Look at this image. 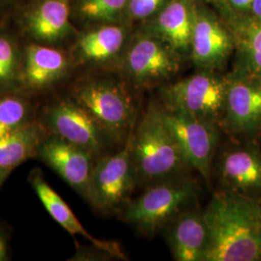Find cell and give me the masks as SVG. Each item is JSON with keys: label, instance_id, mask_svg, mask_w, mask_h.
Returning a JSON list of instances; mask_svg holds the SVG:
<instances>
[{"label": "cell", "instance_id": "6da1fadb", "mask_svg": "<svg viewBox=\"0 0 261 261\" xmlns=\"http://www.w3.org/2000/svg\"><path fill=\"white\" fill-rule=\"evenodd\" d=\"M203 215L208 227L203 261L261 260L259 198L222 189Z\"/></svg>", "mask_w": 261, "mask_h": 261}, {"label": "cell", "instance_id": "7a4b0ae2", "mask_svg": "<svg viewBox=\"0 0 261 261\" xmlns=\"http://www.w3.org/2000/svg\"><path fill=\"white\" fill-rule=\"evenodd\" d=\"M137 182L153 185L188 175L191 168L171 130L163 120L158 105H151L130 140Z\"/></svg>", "mask_w": 261, "mask_h": 261}, {"label": "cell", "instance_id": "3957f363", "mask_svg": "<svg viewBox=\"0 0 261 261\" xmlns=\"http://www.w3.org/2000/svg\"><path fill=\"white\" fill-rule=\"evenodd\" d=\"M199 188L189 175L150 185L141 196L123 207L119 217L139 233L152 237L177 215L194 207Z\"/></svg>", "mask_w": 261, "mask_h": 261}, {"label": "cell", "instance_id": "277c9868", "mask_svg": "<svg viewBox=\"0 0 261 261\" xmlns=\"http://www.w3.org/2000/svg\"><path fill=\"white\" fill-rule=\"evenodd\" d=\"M75 102L91 114L115 144H124L135 129L136 109L120 83L109 77H87L73 87Z\"/></svg>", "mask_w": 261, "mask_h": 261}, {"label": "cell", "instance_id": "5b68a950", "mask_svg": "<svg viewBox=\"0 0 261 261\" xmlns=\"http://www.w3.org/2000/svg\"><path fill=\"white\" fill-rule=\"evenodd\" d=\"M38 121L47 134L56 135L88 151L99 160L115 143L91 114L68 97L49 100L38 109Z\"/></svg>", "mask_w": 261, "mask_h": 261}, {"label": "cell", "instance_id": "8992f818", "mask_svg": "<svg viewBox=\"0 0 261 261\" xmlns=\"http://www.w3.org/2000/svg\"><path fill=\"white\" fill-rule=\"evenodd\" d=\"M132 133L121 149L105 155L94 165L85 200L105 214L120 212L138 183L132 159Z\"/></svg>", "mask_w": 261, "mask_h": 261}, {"label": "cell", "instance_id": "52a82bcc", "mask_svg": "<svg viewBox=\"0 0 261 261\" xmlns=\"http://www.w3.org/2000/svg\"><path fill=\"white\" fill-rule=\"evenodd\" d=\"M226 92V75L204 71L161 89L165 107L214 123L221 128Z\"/></svg>", "mask_w": 261, "mask_h": 261}, {"label": "cell", "instance_id": "ba28073f", "mask_svg": "<svg viewBox=\"0 0 261 261\" xmlns=\"http://www.w3.org/2000/svg\"><path fill=\"white\" fill-rule=\"evenodd\" d=\"M163 120L177 140L191 168L210 183L211 168L219 140V126L158 105Z\"/></svg>", "mask_w": 261, "mask_h": 261}, {"label": "cell", "instance_id": "9c48e42d", "mask_svg": "<svg viewBox=\"0 0 261 261\" xmlns=\"http://www.w3.org/2000/svg\"><path fill=\"white\" fill-rule=\"evenodd\" d=\"M122 66L134 84L149 85L175 75L180 55L149 31L138 34L126 46Z\"/></svg>", "mask_w": 261, "mask_h": 261}, {"label": "cell", "instance_id": "30bf717a", "mask_svg": "<svg viewBox=\"0 0 261 261\" xmlns=\"http://www.w3.org/2000/svg\"><path fill=\"white\" fill-rule=\"evenodd\" d=\"M221 128L237 138H250L260 130V77L239 70L226 75Z\"/></svg>", "mask_w": 261, "mask_h": 261}, {"label": "cell", "instance_id": "8fae6325", "mask_svg": "<svg viewBox=\"0 0 261 261\" xmlns=\"http://www.w3.org/2000/svg\"><path fill=\"white\" fill-rule=\"evenodd\" d=\"M35 158L53 169L84 198L96 159L86 150L56 135L47 134Z\"/></svg>", "mask_w": 261, "mask_h": 261}, {"label": "cell", "instance_id": "7c38bea8", "mask_svg": "<svg viewBox=\"0 0 261 261\" xmlns=\"http://www.w3.org/2000/svg\"><path fill=\"white\" fill-rule=\"evenodd\" d=\"M233 48L230 30L212 12L197 7L190 47V56L195 66L204 71L220 70Z\"/></svg>", "mask_w": 261, "mask_h": 261}, {"label": "cell", "instance_id": "4fadbf2b", "mask_svg": "<svg viewBox=\"0 0 261 261\" xmlns=\"http://www.w3.org/2000/svg\"><path fill=\"white\" fill-rule=\"evenodd\" d=\"M70 67L71 60L63 50L31 43L23 50L21 88L28 92L45 91L64 80Z\"/></svg>", "mask_w": 261, "mask_h": 261}, {"label": "cell", "instance_id": "5bb4252c", "mask_svg": "<svg viewBox=\"0 0 261 261\" xmlns=\"http://www.w3.org/2000/svg\"><path fill=\"white\" fill-rule=\"evenodd\" d=\"M223 189L257 198L261 195V154L251 146L230 147L219 161Z\"/></svg>", "mask_w": 261, "mask_h": 261}, {"label": "cell", "instance_id": "9a60e30c", "mask_svg": "<svg viewBox=\"0 0 261 261\" xmlns=\"http://www.w3.org/2000/svg\"><path fill=\"white\" fill-rule=\"evenodd\" d=\"M70 0H35L23 14V28L35 43L56 45L72 32Z\"/></svg>", "mask_w": 261, "mask_h": 261}, {"label": "cell", "instance_id": "2e32d148", "mask_svg": "<svg viewBox=\"0 0 261 261\" xmlns=\"http://www.w3.org/2000/svg\"><path fill=\"white\" fill-rule=\"evenodd\" d=\"M28 182L35 192L38 198L42 202L49 216L60 224L71 235H81L92 245L100 247L105 251L112 253L115 258L126 259V255L122 251L120 245L114 241H106L94 237L89 233L65 200L56 193V190L47 183L44 173L40 168H33L29 175Z\"/></svg>", "mask_w": 261, "mask_h": 261}, {"label": "cell", "instance_id": "e0dca14e", "mask_svg": "<svg viewBox=\"0 0 261 261\" xmlns=\"http://www.w3.org/2000/svg\"><path fill=\"white\" fill-rule=\"evenodd\" d=\"M166 239L173 258L177 261H203L208 245V227L203 210L188 209L165 227Z\"/></svg>", "mask_w": 261, "mask_h": 261}, {"label": "cell", "instance_id": "ac0fdd59", "mask_svg": "<svg viewBox=\"0 0 261 261\" xmlns=\"http://www.w3.org/2000/svg\"><path fill=\"white\" fill-rule=\"evenodd\" d=\"M196 10V0H168L155 15L148 31L180 56L190 54Z\"/></svg>", "mask_w": 261, "mask_h": 261}, {"label": "cell", "instance_id": "d6986e66", "mask_svg": "<svg viewBox=\"0 0 261 261\" xmlns=\"http://www.w3.org/2000/svg\"><path fill=\"white\" fill-rule=\"evenodd\" d=\"M128 31L117 24H105L82 34L75 44L76 57L84 63L103 64L115 59L126 47Z\"/></svg>", "mask_w": 261, "mask_h": 261}, {"label": "cell", "instance_id": "ffe728a7", "mask_svg": "<svg viewBox=\"0 0 261 261\" xmlns=\"http://www.w3.org/2000/svg\"><path fill=\"white\" fill-rule=\"evenodd\" d=\"M229 27L237 51L236 70L261 79V19L238 15Z\"/></svg>", "mask_w": 261, "mask_h": 261}, {"label": "cell", "instance_id": "44dd1931", "mask_svg": "<svg viewBox=\"0 0 261 261\" xmlns=\"http://www.w3.org/2000/svg\"><path fill=\"white\" fill-rule=\"evenodd\" d=\"M47 135V130L36 119L0 137V166L14 170L29 159L35 158Z\"/></svg>", "mask_w": 261, "mask_h": 261}, {"label": "cell", "instance_id": "7402d4cb", "mask_svg": "<svg viewBox=\"0 0 261 261\" xmlns=\"http://www.w3.org/2000/svg\"><path fill=\"white\" fill-rule=\"evenodd\" d=\"M25 92H0V137L37 119L38 109Z\"/></svg>", "mask_w": 261, "mask_h": 261}, {"label": "cell", "instance_id": "603a6c76", "mask_svg": "<svg viewBox=\"0 0 261 261\" xmlns=\"http://www.w3.org/2000/svg\"><path fill=\"white\" fill-rule=\"evenodd\" d=\"M22 56L17 41L0 29V92L22 89Z\"/></svg>", "mask_w": 261, "mask_h": 261}, {"label": "cell", "instance_id": "cb8c5ba5", "mask_svg": "<svg viewBox=\"0 0 261 261\" xmlns=\"http://www.w3.org/2000/svg\"><path fill=\"white\" fill-rule=\"evenodd\" d=\"M130 0H76L77 18L88 22L115 23L126 16Z\"/></svg>", "mask_w": 261, "mask_h": 261}, {"label": "cell", "instance_id": "d4e9b609", "mask_svg": "<svg viewBox=\"0 0 261 261\" xmlns=\"http://www.w3.org/2000/svg\"><path fill=\"white\" fill-rule=\"evenodd\" d=\"M168 0H130L126 17L133 20L148 19L155 16Z\"/></svg>", "mask_w": 261, "mask_h": 261}, {"label": "cell", "instance_id": "484cf974", "mask_svg": "<svg viewBox=\"0 0 261 261\" xmlns=\"http://www.w3.org/2000/svg\"><path fill=\"white\" fill-rule=\"evenodd\" d=\"M10 239L11 230L9 226L0 220V261L10 259Z\"/></svg>", "mask_w": 261, "mask_h": 261}, {"label": "cell", "instance_id": "4316f807", "mask_svg": "<svg viewBox=\"0 0 261 261\" xmlns=\"http://www.w3.org/2000/svg\"><path fill=\"white\" fill-rule=\"evenodd\" d=\"M227 7L237 15H246L251 12L253 0H224Z\"/></svg>", "mask_w": 261, "mask_h": 261}, {"label": "cell", "instance_id": "83f0119b", "mask_svg": "<svg viewBox=\"0 0 261 261\" xmlns=\"http://www.w3.org/2000/svg\"><path fill=\"white\" fill-rule=\"evenodd\" d=\"M19 0H0V16L8 12L11 8L15 7V5L19 3Z\"/></svg>", "mask_w": 261, "mask_h": 261}, {"label": "cell", "instance_id": "f1b7e54d", "mask_svg": "<svg viewBox=\"0 0 261 261\" xmlns=\"http://www.w3.org/2000/svg\"><path fill=\"white\" fill-rule=\"evenodd\" d=\"M250 14L252 17L261 19V0H253Z\"/></svg>", "mask_w": 261, "mask_h": 261}, {"label": "cell", "instance_id": "f546056e", "mask_svg": "<svg viewBox=\"0 0 261 261\" xmlns=\"http://www.w3.org/2000/svg\"><path fill=\"white\" fill-rule=\"evenodd\" d=\"M13 170L10 168H4L2 166H0V188L5 183V181L9 177L11 172Z\"/></svg>", "mask_w": 261, "mask_h": 261}, {"label": "cell", "instance_id": "4dcf8cb0", "mask_svg": "<svg viewBox=\"0 0 261 261\" xmlns=\"http://www.w3.org/2000/svg\"><path fill=\"white\" fill-rule=\"evenodd\" d=\"M208 2H213V3H217V4H222L223 2H224V0H205Z\"/></svg>", "mask_w": 261, "mask_h": 261}, {"label": "cell", "instance_id": "1f68e13d", "mask_svg": "<svg viewBox=\"0 0 261 261\" xmlns=\"http://www.w3.org/2000/svg\"><path fill=\"white\" fill-rule=\"evenodd\" d=\"M260 201H261V198H260Z\"/></svg>", "mask_w": 261, "mask_h": 261}]
</instances>
